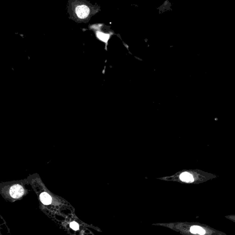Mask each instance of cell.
I'll return each mask as SVG.
<instances>
[{"instance_id":"obj_1","label":"cell","mask_w":235,"mask_h":235,"mask_svg":"<svg viewBox=\"0 0 235 235\" xmlns=\"http://www.w3.org/2000/svg\"><path fill=\"white\" fill-rule=\"evenodd\" d=\"M24 191L23 187L19 185H13L10 189V194L14 198H19L23 195Z\"/></svg>"},{"instance_id":"obj_6","label":"cell","mask_w":235,"mask_h":235,"mask_svg":"<svg viewBox=\"0 0 235 235\" xmlns=\"http://www.w3.org/2000/svg\"><path fill=\"white\" fill-rule=\"evenodd\" d=\"M97 36L100 40L104 41L105 42H107L109 38V36L108 35L103 34L102 33H100V32H98L97 33Z\"/></svg>"},{"instance_id":"obj_3","label":"cell","mask_w":235,"mask_h":235,"mask_svg":"<svg viewBox=\"0 0 235 235\" xmlns=\"http://www.w3.org/2000/svg\"><path fill=\"white\" fill-rule=\"evenodd\" d=\"M40 199L43 204L45 205H49L52 202V197L50 195L46 192H43L40 195Z\"/></svg>"},{"instance_id":"obj_5","label":"cell","mask_w":235,"mask_h":235,"mask_svg":"<svg viewBox=\"0 0 235 235\" xmlns=\"http://www.w3.org/2000/svg\"><path fill=\"white\" fill-rule=\"evenodd\" d=\"M190 231L191 233L193 234H199L201 235H203L205 234V231L203 228L198 226L191 227Z\"/></svg>"},{"instance_id":"obj_4","label":"cell","mask_w":235,"mask_h":235,"mask_svg":"<svg viewBox=\"0 0 235 235\" xmlns=\"http://www.w3.org/2000/svg\"><path fill=\"white\" fill-rule=\"evenodd\" d=\"M180 179L183 181L186 182H192L194 181L192 175L187 172L183 173L180 175Z\"/></svg>"},{"instance_id":"obj_7","label":"cell","mask_w":235,"mask_h":235,"mask_svg":"<svg viewBox=\"0 0 235 235\" xmlns=\"http://www.w3.org/2000/svg\"><path fill=\"white\" fill-rule=\"evenodd\" d=\"M70 226L72 229H73L74 231H77L79 229V226L78 223L75 222H72L70 224Z\"/></svg>"},{"instance_id":"obj_2","label":"cell","mask_w":235,"mask_h":235,"mask_svg":"<svg viewBox=\"0 0 235 235\" xmlns=\"http://www.w3.org/2000/svg\"><path fill=\"white\" fill-rule=\"evenodd\" d=\"M76 13L80 19H85L88 16L89 13V9L87 6L82 5L76 7Z\"/></svg>"}]
</instances>
